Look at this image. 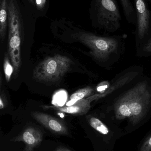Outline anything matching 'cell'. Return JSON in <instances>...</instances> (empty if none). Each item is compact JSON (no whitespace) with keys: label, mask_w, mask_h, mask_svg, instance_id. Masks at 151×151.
I'll list each match as a JSON object with an SVG mask.
<instances>
[{"label":"cell","mask_w":151,"mask_h":151,"mask_svg":"<svg viewBox=\"0 0 151 151\" xmlns=\"http://www.w3.org/2000/svg\"><path fill=\"white\" fill-rule=\"evenodd\" d=\"M36 8L39 10L42 9L46 4V0H35Z\"/></svg>","instance_id":"obj_17"},{"label":"cell","mask_w":151,"mask_h":151,"mask_svg":"<svg viewBox=\"0 0 151 151\" xmlns=\"http://www.w3.org/2000/svg\"><path fill=\"white\" fill-rule=\"evenodd\" d=\"M146 49L147 51L151 52V38L150 42H149V43H148V45L146 47Z\"/></svg>","instance_id":"obj_18"},{"label":"cell","mask_w":151,"mask_h":151,"mask_svg":"<svg viewBox=\"0 0 151 151\" xmlns=\"http://www.w3.org/2000/svg\"><path fill=\"white\" fill-rule=\"evenodd\" d=\"M55 151H71L69 150L66 149L64 148H62V147H60V148H57L56 149V150Z\"/></svg>","instance_id":"obj_19"},{"label":"cell","mask_w":151,"mask_h":151,"mask_svg":"<svg viewBox=\"0 0 151 151\" xmlns=\"http://www.w3.org/2000/svg\"><path fill=\"white\" fill-rule=\"evenodd\" d=\"M103 98L101 94H93L90 96L81 100H78L72 105L69 106H43L44 108H51L56 111L72 115H79L86 114L88 112L91 107V103L94 100H98Z\"/></svg>","instance_id":"obj_5"},{"label":"cell","mask_w":151,"mask_h":151,"mask_svg":"<svg viewBox=\"0 0 151 151\" xmlns=\"http://www.w3.org/2000/svg\"><path fill=\"white\" fill-rule=\"evenodd\" d=\"M71 36L87 46L90 49L91 56L98 61L107 60L118 48V42L115 38L101 37L85 32L73 33Z\"/></svg>","instance_id":"obj_3"},{"label":"cell","mask_w":151,"mask_h":151,"mask_svg":"<svg viewBox=\"0 0 151 151\" xmlns=\"http://www.w3.org/2000/svg\"><path fill=\"white\" fill-rule=\"evenodd\" d=\"M0 1H1V0H0Z\"/></svg>","instance_id":"obj_22"},{"label":"cell","mask_w":151,"mask_h":151,"mask_svg":"<svg viewBox=\"0 0 151 151\" xmlns=\"http://www.w3.org/2000/svg\"><path fill=\"white\" fill-rule=\"evenodd\" d=\"M9 54L6 53L4 60V70L5 74V79L7 82L9 81L11 78L12 75L14 71L13 65L11 64L9 59Z\"/></svg>","instance_id":"obj_13"},{"label":"cell","mask_w":151,"mask_h":151,"mask_svg":"<svg viewBox=\"0 0 151 151\" xmlns=\"http://www.w3.org/2000/svg\"><path fill=\"white\" fill-rule=\"evenodd\" d=\"M20 35V34L9 35V54L14 67L15 75H17L21 65Z\"/></svg>","instance_id":"obj_9"},{"label":"cell","mask_w":151,"mask_h":151,"mask_svg":"<svg viewBox=\"0 0 151 151\" xmlns=\"http://www.w3.org/2000/svg\"><path fill=\"white\" fill-rule=\"evenodd\" d=\"M29 1L33 4H34V0H28Z\"/></svg>","instance_id":"obj_20"},{"label":"cell","mask_w":151,"mask_h":151,"mask_svg":"<svg viewBox=\"0 0 151 151\" xmlns=\"http://www.w3.org/2000/svg\"><path fill=\"white\" fill-rule=\"evenodd\" d=\"M72 61L60 55L46 58L35 67L33 77L35 81L55 83L60 80L70 70Z\"/></svg>","instance_id":"obj_2"},{"label":"cell","mask_w":151,"mask_h":151,"mask_svg":"<svg viewBox=\"0 0 151 151\" xmlns=\"http://www.w3.org/2000/svg\"><path fill=\"white\" fill-rule=\"evenodd\" d=\"M151 92L146 82H139L116 101L113 106L117 121L127 120L126 133L134 130L144 120L149 111Z\"/></svg>","instance_id":"obj_1"},{"label":"cell","mask_w":151,"mask_h":151,"mask_svg":"<svg viewBox=\"0 0 151 151\" xmlns=\"http://www.w3.org/2000/svg\"><path fill=\"white\" fill-rule=\"evenodd\" d=\"M136 9L137 30L138 36L142 39L149 30L151 15L145 0H134Z\"/></svg>","instance_id":"obj_6"},{"label":"cell","mask_w":151,"mask_h":151,"mask_svg":"<svg viewBox=\"0 0 151 151\" xmlns=\"http://www.w3.org/2000/svg\"><path fill=\"white\" fill-rule=\"evenodd\" d=\"M32 116L38 122L55 134L65 135L68 133L65 124L56 118L39 112H33Z\"/></svg>","instance_id":"obj_7"},{"label":"cell","mask_w":151,"mask_h":151,"mask_svg":"<svg viewBox=\"0 0 151 151\" xmlns=\"http://www.w3.org/2000/svg\"><path fill=\"white\" fill-rule=\"evenodd\" d=\"M94 9L96 21L101 28L111 32L119 28L121 17L116 0H95Z\"/></svg>","instance_id":"obj_4"},{"label":"cell","mask_w":151,"mask_h":151,"mask_svg":"<svg viewBox=\"0 0 151 151\" xmlns=\"http://www.w3.org/2000/svg\"><path fill=\"white\" fill-rule=\"evenodd\" d=\"M7 103V99L5 95L1 92L0 96V109H3L5 107Z\"/></svg>","instance_id":"obj_16"},{"label":"cell","mask_w":151,"mask_h":151,"mask_svg":"<svg viewBox=\"0 0 151 151\" xmlns=\"http://www.w3.org/2000/svg\"><path fill=\"white\" fill-rule=\"evenodd\" d=\"M137 151H151V132L143 141Z\"/></svg>","instance_id":"obj_14"},{"label":"cell","mask_w":151,"mask_h":151,"mask_svg":"<svg viewBox=\"0 0 151 151\" xmlns=\"http://www.w3.org/2000/svg\"><path fill=\"white\" fill-rule=\"evenodd\" d=\"M94 91V89L90 86L77 91L70 97V100L66 103V106L72 105L78 100L92 96Z\"/></svg>","instance_id":"obj_11"},{"label":"cell","mask_w":151,"mask_h":151,"mask_svg":"<svg viewBox=\"0 0 151 151\" xmlns=\"http://www.w3.org/2000/svg\"><path fill=\"white\" fill-rule=\"evenodd\" d=\"M123 9L124 14L128 21H134L135 12L130 0H120Z\"/></svg>","instance_id":"obj_12"},{"label":"cell","mask_w":151,"mask_h":151,"mask_svg":"<svg viewBox=\"0 0 151 151\" xmlns=\"http://www.w3.org/2000/svg\"><path fill=\"white\" fill-rule=\"evenodd\" d=\"M105 151H113V150H105Z\"/></svg>","instance_id":"obj_21"},{"label":"cell","mask_w":151,"mask_h":151,"mask_svg":"<svg viewBox=\"0 0 151 151\" xmlns=\"http://www.w3.org/2000/svg\"><path fill=\"white\" fill-rule=\"evenodd\" d=\"M0 1V38L3 42L6 34L8 18V0H1Z\"/></svg>","instance_id":"obj_10"},{"label":"cell","mask_w":151,"mask_h":151,"mask_svg":"<svg viewBox=\"0 0 151 151\" xmlns=\"http://www.w3.org/2000/svg\"><path fill=\"white\" fill-rule=\"evenodd\" d=\"M42 139V134L40 130L33 127H28L12 140L24 142L25 145L24 151H33L40 144Z\"/></svg>","instance_id":"obj_8"},{"label":"cell","mask_w":151,"mask_h":151,"mask_svg":"<svg viewBox=\"0 0 151 151\" xmlns=\"http://www.w3.org/2000/svg\"><path fill=\"white\" fill-rule=\"evenodd\" d=\"M110 87V83L108 81L103 82L98 84L97 87V91L99 93H103L106 91Z\"/></svg>","instance_id":"obj_15"}]
</instances>
